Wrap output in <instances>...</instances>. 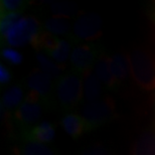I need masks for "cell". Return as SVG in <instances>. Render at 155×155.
Instances as JSON below:
<instances>
[{
	"mask_svg": "<svg viewBox=\"0 0 155 155\" xmlns=\"http://www.w3.org/2000/svg\"><path fill=\"white\" fill-rule=\"evenodd\" d=\"M131 75L135 83L145 91L155 90V58L143 49H134L129 54Z\"/></svg>",
	"mask_w": 155,
	"mask_h": 155,
	"instance_id": "1",
	"label": "cell"
},
{
	"mask_svg": "<svg viewBox=\"0 0 155 155\" xmlns=\"http://www.w3.org/2000/svg\"><path fill=\"white\" fill-rule=\"evenodd\" d=\"M41 32L40 24L35 17L19 18L4 35H1L2 42L11 48H20L32 43Z\"/></svg>",
	"mask_w": 155,
	"mask_h": 155,
	"instance_id": "2",
	"label": "cell"
},
{
	"mask_svg": "<svg viewBox=\"0 0 155 155\" xmlns=\"http://www.w3.org/2000/svg\"><path fill=\"white\" fill-rule=\"evenodd\" d=\"M55 96L63 110L70 112L77 107L84 96L81 77L73 72L61 76L55 86Z\"/></svg>",
	"mask_w": 155,
	"mask_h": 155,
	"instance_id": "3",
	"label": "cell"
},
{
	"mask_svg": "<svg viewBox=\"0 0 155 155\" xmlns=\"http://www.w3.org/2000/svg\"><path fill=\"white\" fill-rule=\"evenodd\" d=\"M82 115L88 123L90 131L95 130L116 118L115 101L110 96H104L98 101L86 103L82 109Z\"/></svg>",
	"mask_w": 155,
	"mask_h": 155,
	"instance_id": "4",
	"label": "cell"
},
{
	"mask_svg": "<svg viewBox=\"0 0 155 155\" xmlns=\"http://www.w3.org/2000/svg\"><path fill=\"white\" fill-rule=\"evenodd\" d=\"M45 104L36 95L28 92L23 103L12 113V119L19 128L20 132L38 124L42 116Z\"/></svg>",
	"mask_w": 155,
	"mask_h": 155,
	"instance_id": "5",
	"label": "cell"
},
{
	"mask_svg": "<svg viewBox=\"0 0 155 155\" xmlns=\"http://www.w3.org/2000/svg\"><path fill=\"white\" fill-rule=\"evenodd\" d=\"M102 52L101 45L98 43L86 42L77 45L70 58L72 72L79 76H85L93 71V67H95Z\"/></svg>",
	"mask_w": 155,
	"mask_h": 155,
	"instance_id": "6",
	"label": "cell"
},
{
	"mask_svg": "<svg viewBox=\"0 0 155 155\" xmlns=\"http://www.w3.org/2000/svg\"><path fill=\"white\" fill-rule=\"evenodd\" d=\"M73 31L76 40L93 42L100 38L103 33V21L100 15L89 12L78 18L74 24Z\"/></svg>",
	"mask_w": 155,
	"mask_h": 155,
	"instance_id": "7",
	"label": "cell"
},
{
	"mask_svg": "<svg viewBox=\"0 0 155 155\" xmlns=\"http://www.w3.org/2000/svg\"><path fill=\"white\" fill-rule=\"evenodd\" d=\"M27 87L29 92L38 96L45 106L51 105L54 84L52 78L48 74L43 72L40 68L31 70L27 77Z\"/></svg>",
	"mask_w": 155,
	"mask_h": 155,
	"instance_id": "8",
	"label": "cell"
},
{
	"mask_svg": "<svg viewBox=\"0 0 155 155\" xmlns=\"http://www.w3.org/2000/svg\"><path fill=\"white\" fill-rule=\"evenodd\" d=\"M24 142H36L46 144L51 142L55 137V126L48 121H42L31 128L20 132Z\"/></svg>",
	"mask_w": 155,
	"mask_h": 155,
	"instance_id": "9",
	"label": "cell"
},
{
	"mask_svg": "<svg viewBox=\"0 0 155 155\" xmlns=\"http://www.w3.org/2000/svg\"><path fill=\"white\" fill-rule=\"evenodd\" d=\"M95 75L101 81L107 91H115L120 85V82L114 77L110 66V57L103 51L99 57L94 67Z\"/></svg>",
	"mask_w": 155,
	"mask_h": 155,
	"instance_id": "10",
	"label": "cell"
},
{
	"mask_svg": "<svg viewBox=\"0 0 155 155\" xmlns=\"http://www.w3.org/2000/svg\"><path fill=\"white\" fill-rule=\"evenodd\" d=\"M61 125L71 138L79 139L87 132H90L89 125L83 116L74 112H67L61 119Z\"/></svg>",
	"mask_w": 155,
	"mask_h": 155,
	"instance_id": "11",
	"label": "cell"
},
{
	"mask_svg": "<svg viewBox=\"0 0 155 155\" xmlns=\"http://www.w3.org/2000/svg\"><path fill=\"white\" fill-rule=\"evenodd\" d=\"M84 98L87 103L95 102L104 97V92L107 91L101 81L98 79L95 73L91 71L84 76Z\"/></svg>",
	"mask_w": 155,
	"mask_h": 155,
	"instance_id": "12",
	"label": "cell"
},
{
	"mask_svg": "<svg viewBox=\"0 0 155 155\" xmlns=\"http://www.w3.org/2000/svg\"><path fill=\"white\" fill-rule=\"evenodd\" d=\"M23 88L21 85H13L8 88L1 98V111L5 114L14 112L23 103Z\"/></svg>",
	"mask_w": 155,
	"mask_h": 155,
	"instance_id": "13",
	"label": "cell"
},
{
	"mask_svg": "<svg viewBox=\"0 0 155 155\" xmlns=\"http://www.w3.org/2000/svg\"><path fill=\"white\" fill-rule=\"evenodd\" d=\"M130 155H155V130L142 132L133 144Z\"/></svg>",
	"mask_w": 155,
	"mask_h": 155,
	"instance_id": "14",
	"label": "cell"
},
{
	"mask_svg": "<svg viewBox=\"0 0 155 155\" xmlns=\"http://www.w3.org/2000/svg\"><path fill=\"white\" fill-rule=\"evenodd\" d=\"M110 66L114 77L121 83L128 78L130 71L129 55L125 54H115L110 57Z\"/></svg>",
	"mask_w": 155,
	"mask_h": 155,
	"instance_id": "15",
	"label": "cell"
},
{
	"mask_svg": "<svg viewBox=\"0 0 155 155\" xmlns=\"http://www.w3.org/2000/svg\"><path fill=\"white\" fill-rule=\"evenodd\" d=\"M12 152L13 155H57L46 144L24 141L23 143L16 145Z\"/></svg>",
	"mask_w": 155,
	"mask_h": 155,
	"instance_id": "16",
	"label": "cell"
},
{
	"mask_svg": "<svg viewBox=\"0 0 155 155\" xmlns=\"http://www.w3.org/2000/svg\"><path fill=\"white\" fill-rule=\"evenodd\" d=\"M49 9H51L54 17L64 18V19L76 16L80 12L78 5L69 1L54 2L49 5Z\"/></svg>",
	"mask_w": 155,
	"mask_h": 155,
	"instance_id": "17",
	"label": "cell"
},
{
	"mask_svg": "<svg viewBox=\"0 0 155 155\" xmlns=\"http://www.w3.org/2000/svg\"><path fill=\"white\" fill-rule=\"evenodd\" d=\"M43 28L55 36L58 35H67L71 31V24L64 18L54 17L48 18L43 22Z\"/></svg>",
	"mask_w": 155,
	"mask_h": 155,
	"instance_id": "18",
	"label": "cell"
},
{
	"mask_svg": "<svg viewBox=\"0 0 155 155\" xmlns=\"http://www.w3.org/2000/svg\"><path fill=\"white\" fill-rule=\"evenodd\" d=\"M36 61L39 64L40 69L46 74H48L52 79H60L61 77V73L64 71V67L60 66L55 61H52L51 58H48V55L42 54L40 51L35 52Z\"/></svg>",
	"mask_w": 155,
	"mask_h": 155,
	"instance_id": "19",
	"label": "cell"
},
{
	"mask_svg": "<svg viewBox=\"0 0 155 155\" xmlns=\"http://www.w3.org/2000/svg\"><path fill=\"white\" fill-rule=\"evenodd\" d=\"M71 54H72V51H71V42L67 39H60L57 48L48 54V57L52 58L57 64H60L66 63Z\"/></svg>",
	"mask_w": 155,
	"mask_h": 155,
	"instance_id": "20",
	"label": "cell"
},
{
	"mask_svg": "<svg viewBox=\"0 0 155 155\" xmlns=\"http://www.w3.org/2000/svg\"><path fill=\"white\" fill-rule=\"evenodd\" d=\"M30 5L27 0H1L0 12L1 15L8 13H22Z\"/></svg>",
	"mask_w": 155,
	"mask_h": 155,
	"instance_id": "21",
	"label": "cell"
},
{
	"mask_svg": "<svg viewBox=\"0 0 155 155\" xmlns=\"http://www.w3.org/2000/svg\"><path fill=\"white\" fill-rule=\"evenodd\" d=\"M1 57L2 58L13 66H18V64H22L23 57L19 51H17L16 49L13 48H4L1 51Z\"/></svg>",
	"mask_w": 155,
	"mask_h": 155,
	"instance_id": "22",
	"label": "cell"
},
{
	"mask_svg": "<svg viewBox=\"0 0 155 155\" xmlns=\"http://www.w3.org/2000/svg\"><path fill=\"white\" fill-rule=\"evenodd\" d=\"M21 13H8L1 15L0 19V33L3 35L16 21L21 18Z\"/></svg>",
	"mask_w": 155,
	"mask_h": 155,
	"instance_id": "23",
	"label": "cell"
},
{
	"mask_svg": "<svg viewBox=\"0 0 155 155\" xmlns=\"http://www.w3.org/2000/svg\"><path fill=\"white\" fill-rule=\"evenodd\" d=\"M80 155H110L109 151L101 144H94L86 148Z\"/></svg>",
	"mask_w": 155,
	"mask_h": 155,
	"instance_id": "24",
	"label": "cell"
},
{
	"mask_svg": "<svg viewBox=\"0 0 155 155\" xmlns=\"http://www.w3.org/2000/svg\"><path fill=\"white\" fill-rule=\"evenodd\" d=\"M11 81V74L9 70L6 68L4 64H0V84L3 85H7Z\"/></svg>",
	"mask_w": 155,
	"mask_h": 155,
	"instance_id": "25",
	"label": "cell"
},
{
	"mask_svg": "<svg viewBox=\"0 0 155 155\" xmlns=\"http://www.w3.org/2000/svg\"><path fill=\"white\" fill-rule=\"evenodd\" d=\"M153 20L155 21V13H154V15H153Z\"/></svg>",
	"mask_w": 155,
	"mask_h": 155,
	"instance_id": "26",
	"label": "cell"
}]
</instances>
